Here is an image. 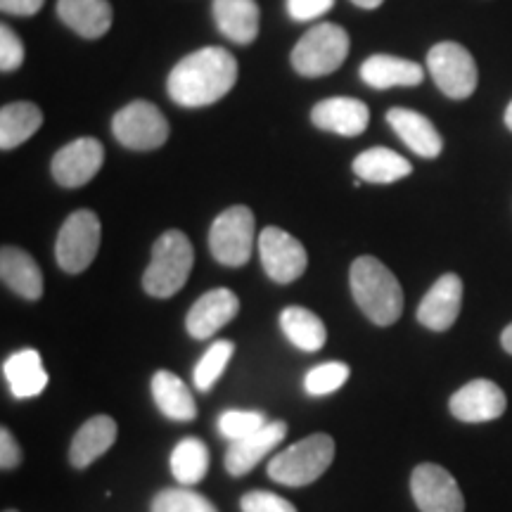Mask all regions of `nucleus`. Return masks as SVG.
I'll use <instances>...</instances> for the list:
<instances>
[{"label":"nucleus","instance_id":"15","mask_svg":"<svg viewBox=\"0 0 512 512\" xmlns=\"http://www.w3.org/2000/svg\"><path fill=\"white\" fill-rule=\"evenodd\" d=\"M460 306H463V280L456 273H446L422 297L418 320L434 332H446L458 320Z\"/></svg>","mask_w":512,"mask_h":512},{"label":"nucleus","instance_id":"12","mask_svg":"<svg viewBox=\"0 0 512 512\" xmlns=\"http://www.w3.org/2000/svg\"><path fill=\"white\" fill-rule=\"evenodd\" d=\"M105 162V147L95 138H76L53 157V178L62 188H81L93 181Z\"/></svg>","mask_w":512,"mask_h":512},{"label":"nucleus","instance_id":"33","mask_svg":"<svg viewBox=\"0 0 512 512\" xmlns=\"http://www.w3.org/2000/svg\"><path fill=\"white\" fill-rule=\"evenodd\" d=\"M266 425H268L266 415L259 411H226L219 418V432L228 441L245 439L249 434L259 432L261 427Z\"/></svg>","mask_w":512,"mask_h":512},{"label":"nucleus","instance_id":"21","mask_svg":"<svg viewBox=\"0 0 512 512\" xmlns=\"http://www.w3.org/2000/svg\"><path fill=\"white\" fill-rule=\"evenodd\" d=\"M114 441H117V422L110 415H95L83 422L79 432L74 434L72 446H69V460L74 467L83 470L100 456H105Z\"/></svg>","mask_w":512,"mask_h":512},{"label":"nucleus","instance_id":"16","mask_svg":"<svg viewBox=\"0 0 512 512\" xmlns=\"http://www.w3.org/2000/svg\"><path fill=\"white\" fill-rule=\"evenodd\" d=\"M311 121L320 131L337 133L344 138H356L370 124V110L366 102L356 98H328L320 100L311 112Z\"/></svg>","mask_w":512,"mask_h":512},{"label":"nucleus","instance_id":"6","mask_svg":"<svg viewBox=\"0 0 512 512\" xmlns=\"http://www.w3.org/2000/svg\"><path fill=\"white\" fill-rule=\"evenodd\" d=\"M209 249L223 266H245L254 249V214L245 204L228 207L209 230Z\"/></svg>","mask_w":512,"mask_h":512},{"label":"nucleus","instance_id":"10","mask_svg":"<svg viewBox=\"0 0 512 512\" xmlns=\"http://www.w3.org/2000/svg\"><path fill=\"white\" fill-rule=\"evenodd\" d=\"M259 254L264 271L273 283L287 285L299 280L309 264V256L302 242L283 228L268 226L259 235Z\"/></svg>","mask_w":512,"mask_h":512},{"label":"nucleus","instance_id":"13","mask_svg":"<svg viewBox=\"0 0 512 512\" xmlns=\"http://www.w3.org/2000/svg\"><path fill=\"white\" fill-rule=\"evenodd\" d=\"M448 408H451L453 418L463 422H491L505 413L508 399L496 382L472 380L451 396Z\"/></svg>","mask_w":512,"mask_h":512},{"label":"nucleus","instance_id":"7","mask_svg":"<svg viewBox=\"0 0 512 512\" xmlns=\"http://www.w3.org/2000/svg\"><path fill=\"white\" fill-rule=\"evenodd\" d=\"M427 69H430L434 83L446 98L465 100L477 91V62L470 50L460 46V43H437L427 53Z\"/></svg>","mask_w":512,"mask_h":512},{"label":"nucleus","instance_id":"42","mask_svg":"<svg viewBox=\"0 0 512 512\" xmlns=\"http://www.w3.org/2000/svg\"><path fill=\"white\" fill-rule=\"evenodd\" d=\"M5 512H17V510H5Z\"/></svg>","mask_w":512,"mask_h":512},{"label":"nucleus","instance_id":"3","mask_svg":"<svg viewBox=\"0 0 512 512\" xmlns=\"http://www.w3.org/2000/svg\"><path fill=\"white\" fill-rule=\"evenodd\" d=\"M192 264H195V252L188 235L181 230H166L152 247L150 266L143 275L145 292L157 299L174 297L188 283Z\"/></svg>","mask_w":512,"mask_h":512},{"label":"nucleus","instance_id":"8","mask_svg":"<svg viewBox=\"0 0 512 512\" xmlns=\"http://www.w3.org/2000/svg\"><path fill=\"white\" fill-rule=\"evenodd\" d=\"M112 133L128 150L150 152L169 140V121L152 102L133 100L114 114Z\"/></svg>","mask_w":512,"mask_h":512},{"label":"nucleus","instance_id":"34","mask_svg":"<svg viewBox=\"0 0 512 512\" xmlns=\"http://www.w3.org/2000/svg\"><path fill=\"white\" fill-rule=\"evenodd\" d=\"M24 62V43L12 31L8 24L0 27V72L10 74L17 72Z\"/></svg>","mask_w":512,"mask_h":512},{"label":"nucleus","instance_id":"39","mask_svg":"<svg viewBox=\"0 0 512 512\" xmlns=\"http://www.w3.org/2000/svg\"><path fill=\"white\" fill-rule=\"evenodd\" d=\"M351 3L358 5V8H363V10H375V8H380L384 0H351Z\"/></svg>","mask_w":512,"mask_h":512},{"label":"nucleus","instance_id":"25","mask_svg":"<svg viewBox=\"0 0 512 512\" xmlns=\"http://www.w3.org/2000/svg\"><path fill=\"white\" fill-rule=\"evenodd\" d=\"M354 174L366 183L389 185L413 174V166L389 147H370L354 159Z\"/></svg>","mask_w":512,"mask_h":512},{"label":"nucleus","instance_id":"32","mask_svg":"<svg viewBox=\"0 0 512 512\" xmlns=\"http://www.w3.org/2000/svg\"><path fill=\"white\" fill-rule=\"evenodd\" d=\"M351 368L347 363L342 361H328L323 366H316L313 370H309L304 380V389L306 394L311 396H325L337 392L344 382L349 380Z\"/></svg>","mask_w":512,"mask_h":512},{"label":"nucleus","instance_id":"37","mask_svg":"<svg viewBox=\"0 0 512 512\" xmlns=\"http://www.w3.org/2000/svg\"><path fill=\"white\" fill-rule=\"evenodd\" d=\"M19 463H22V448H19L8 427H3L0 430V467L3 470H12Z\"/></svg>","mask_w":512,"mask_h":512},{"label":"nucleus","instance_id":"28","mask_svg":"<svg viewBox=\"0 0 512 512\" xmlns=\"http://www.w3.org/2000/svg\"><path fill=\"white\" fill-rule=\"evenodd\" d=\"M280 328H283L285 337L290 339L294 347L302 351L323 349L325 339H328L323 320L313 311L302 309V306H287L280 313Z\"/></svg>","mask_w":512,"mask_h":512},{"label":"nucleus","instance_id":"38","mask_svg":"<svg viewBox=\"0 0 512 512\" xmlns=\"http://www.w3.org/2000/svg\"><path fill=\"white\" fill-rule=\"evenodd\" d=\"M43 3L46 0H0V8H3V12H8V15L31 17L43 8Z\"/></svg>","mask_w":512,"mask_h":512},{"label":"nucleus","instance_id":"5","mask_svg":"<svg viewBox=\"0 0 512 512\" xmlns=\"http://www.w3.org/2000/svg\"><path fill=\"white\" fill-rule=\"evenodd\" d=\"M349 55V34L339 24H316L292 50V67L302 76L337 72Z\"/></svg>","mask_w":512,"mask_h":512},{"label":"nucleus","instance_id":"14","mask_svg":"<svg viewBox=\"0 0 512 512\" xmlns=\"http://www.w3.org/2000/svg\"><path fill=\"white\" fill-rule=\"evenodd\" d=\"M240 313L238 294L219 287L202 294L185 316V330L195 339H209Z\"/></svg>","mask_w":512,"mask_h":512},{"label":"nucleus","instance_id":"9","mask_svg":"<svg viewBox=\"0 0 512 512\" xmlns=\"http://www.w3.org/2000/svg\"><path fill=\"white\" fill-rule=\"evenodd\" d=\"M100 219L88 209H79L62 223L55 242L57 264L67 273H81L93 264L100 249Z\"/></svg>","mask_w":512,"mask_h":512},{"label":"nucleus","instance_id":"24","mask_svg":"<svg viewBox=\"0 0 512 512\" xmlns=\"http://www.w3.org/2000/svg\"><path fill=\"white\" fill-rule=\"evenodd\" d=\"M216 27L235 43H252L259 36V5L256 0H214Z\"/></svg>","mask_w":512,"mask_h":512},{"label":"nucleus","instance_id":"41","mask_svg":"<svg viewBox=\"0 0 512 512\" xmlns=\"http://www.w3.org/2000/svg\"><path fill=\"white\" fill-rule=\"evenodd\" d=\"M505 126H508L512 131V102L508 105V110H505Z\"/></svg>","mask_w":512,"mask_h":512},{"label":"nucleus","instance_id":"35","mask_svg":"<svg viewBox=\"0 0 512 512\" xmlns=\"http://www.w3.org/2000/svg\"><path fill=\"white\" fill-rule=\"evenodd\" d=\"M242 512H297V508L283 496L271 491H249L240 501Z\"/></svg>","mask_w":512,"mask_h":512},{"label":"nucleus","instance_id":"26","mask_svg":"<svg viewBox=\"0 0 512 512\" xmlns=\"http://www.w3.org/2000/svg\"><path fill=\"white\" fill-rule=\"evenodd\" d=\"M152 396H155L157 408L166 418L178 422H190L197 415V403L192 399L188 384L181 377L169 373V370H159L152 377Z\"/></svg>","mask_w":512,"mask_h":512},{"label":"nucleus","instance_id":"1","mask_svg":"<svg viewBox=\"0 0 512 512\" xmlns=\"http://www.w3.org/2000/svg\"><path fill=\"white\" fill-rule=\"evenodd\" d=\"M238 83V60L226 48H202L183 57L166 79V91L176 105L197 110L226 98Z\"/></svg>","mask_w":512,"mask_h":512},{"label":"nucleus","instance_id":"30","mask_svg":"<svg viewBox=\"0 0 512 512\" xmlns=\"http://www.w3.org/2000/svg\"><path fill=\"white\" fill-rule=\"evenodd\" d=\"M233 354L235 344L230 342V339H219V342L211 344L207 354H204L200 358V363L195 366V387L200 389V392H209V389L219 382V377L223 375V370H226Z\"/></svg>","mask_w":512,"mask_h":512},{"label":"nucleus","instance_id":"29","mask_svg":"<svg viewBox=\"0 0 512 512\" xmlns=\"http://www.w3.org/2000/svg\"><path fill=\"white\" fill-rule=\"evenodd\" d=\"M209 448L197 437H185L171 453V472L181 486H195L207 477Z\"/></svg>","mask_w":512,"mask_h":512},{"label":"nucleus","instance_id":"18","mask_svg":"<svg viewBox=\"0 0 512 512\" xmlns=\"http://www.w3.org/2000/svg\"><path fill=\"white\" fill-rule=\"evenodd\" d=\"M387 124L418 157L434 159L444 150V138L425 114L406 110V107H394V110L387 112Z\"/></svg>","mask_w":512,"mask_h":512},{"label":"nucleus","instance_id":"40","mask_svg":"<svg viewBox=\"0 0 512 512\" xmlns=\"http://www.w3.org/2000/svg\"><path fill=\"white\" fill-rule=\"evenodd\" d=\"M501 344H503V349L508 351V354H512V323L508 325V328L503 330V335H501Z\"/></svg>","mask_w":512,"mask_h":512},{"label":"nucleus","instance_id":"4","mask_svg":"<svg viewBox=\"0 0 512 512\" xmlns=\"http://www.w3.org/2000/svg\"><path fill=\"white\" fill-rule=\"evenodd\" d=\"M335 460V441L330 434H311L271 458L268 477L283 486H306L325 475Z\"/></svg>","mask_w":512,"mask_h":512},{"label":"nucleus","instance_id":"31","mask_svg":"<svg viewBox=\"0 0 512 512\" xmlns=\"http://www.w3.org/2000/svg\"><path fill=\"white\" fill-rule=\"evenodd\" d=\"M152 512H219L207 496L190 489H164L152 501Z\"/></svg>","mask_w":512,"mask_h":512},{"label":"nucleus","instance_id":"17","mask_svg":"<svg viewBox=\"0 0 512 512\" xmlns=\"http://www.w3.org/2000/svg\"><path fill=\"white\" fill-rule=\"evenodd\" d=\"M287 425L285 422H268L259 432L249 434L245 439L230 441L226 451V470L233 477L247 475L256 465L264 460L268 453L275 451V446L285 439Z\"/></svg>","mask_w":512,"mask_h":512},{"label":"nucleus","instance_id":"22","mask_svg":"<svg viewBox=\"0 0 512 512\" xmlns=\"http://www.w3.org/2000/svg\"><path fill=\"white\" fill-rule=\"evenodd\" d=\"M57 15L83 38H100L112 27L110 0H57Z\"/></svg>","mask_w":512,"mask_h":512},{"label":"nucleus","instance_id":"36","mask_svg":"<svg viewBox=\"0 0 512 512\" xmlns=\"http://www.w3.org/2000/svg\"><path fill=\"white\" fill-rule=\"evenodd\" d=\"M335 8V0H287V12L297 22H311Z\"/></svg>","mask_w":512,"mask_h":512},{"label":"nucleus","instance_id":"20","mask_svg":"<svg viewBox=\"0 0 512 512\" xmlns=\"http://www.w3.org/2000/svg\"><path fill=\"white\" fill-rule=\"evenodd\" d=\"M361 79L375 91H387L396 86H420L425 81V69L418 62L403 60L396 55H373L361 64Z\"/></svg>","mask_w":512,"mask_h":512},{"label":"nucleus","instance_id":"23","mask_svg":"<svg viewBox=\"0 0 512 512\" xmlns=\"http://www.w3.org/2000/svg\"><path fill=\"white\" fill-rule=\"evenodd\" d=\"M3 373L15 399H34L48 387V373L43 368L41 354L34 349L15 351L3 363Z\"/></svg>","mask_w":512,"mask_h":512},{"label":"nucleus","instance_id":"11","mask_svg":"<svg viewBox=\"0 0 512 512\" xmlns=\"http://www.w3.org/2000/svg\"><path fill=\"white\" fill-rule=\"evenodd\" d=\"M411 491L420 512H465L463 491L451 472L441 465L422 463L415 467Z\"/></svg>","mask_w":512,"mask_h":512},{"label":"nucleus","instance_id":"2","mask_svg":"<svg viewBox=\"0 0 512 512\" xmlns=\"http://www.w3.org/2000/svg\"><path fill=\"white\" fill-rule=\"evenodd\" d=\"M351 294L358 309L366 313L370 323L387 328L403 313V290L396 275L375 256H358L349 273Z\"/></svg>","mask_w":512,"mask_h":512},{"label":"nucleus","instance_id":"19","mask_svg":"<svg viewBox=\"0 0 512 512\" xmlns=\"http://www.w3.org/2000/svg\"><path fill=\"white\" fill-rule=\"evenodd\" d=\"M0 278L5 287L19 294L22 299L36 302L43 294V273L36 259L19 247L0 249Z\"/></svg>","mask_w":512,"mask_h":512},{"label":"nucleus","instance_id":"27","mask_svg":"<svg viewBox=\"0 0 512 512\" xmlns=\"http://www.w3.org/2000/svg\"><path fill=\"white\" fill-rule=\"evenodd\" d=\"M43 124V112L34 102H10L0 110V150H15Z\"/></svg>","mask_w":512,"mask_h":512}]
</instances>
